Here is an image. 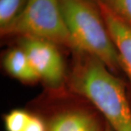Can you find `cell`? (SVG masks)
<instances>
[{
  "label": "cell",
  "instance_id": "cell-9",
  "mask_svg": "<svg viewBox=\"0 0 131 131\" xmlns=\"http://www.w3.org/2000/svg\"><path fill=\"white\" fill-rule=\"evenodd\" d=\"M32 114L21 109H15L9 112L4 118L7 131H24Z\"/></svg>",
  "mask_w": 131,
  "mask_h": 131
},
{
  "label": "cell",
  "instance_id": "cell-3",
  "mask_svg": "<svg viewBox=\"0 0 131 131\" xmlns=\"http://www.w3.org/2000/svg\"><path fill=\"white\" fill-rule=\"evenodd\" d=\"M13 36L42 39L77 52L59 0H28L23 14L2 37Z\"/></svg>",
  "mask_w": 131,
  "mask_h": 131
},
{
  "label": "cell",
  "instance_id": "cell-4",
  "mask_svg": "<svg viewBox=\"0 0 131 131\" xmlns=\"http://www.w3.org/2000/svg\"><path fill=\"white\" fill-rule=\"evenodd\" d=\"M18 44L39 80L51 88H59L65 79V66L58 45L29 37H18Z\"/></svg>",
  "mask_w": 131,
  "mask_h": 131
},
{
  "label": "cell",
  "instance_id": "cell-2",
  "mask_svg": "<svg viewBox=\"0 0 131 131\" xmlns=\"http://www.w3.org/2000/svg\"><path fill=\"white\" fill-rule=\"evenodd\" d=\"M59 3L77 52L95 58L118 74L122 70L118 52L97 3L89 0H59Z\"/></svg>",
  "mask_w": 131,
  "mask_h": 131
},
{
  "label": "cell",
  "instance_id": "cell-6",
  "mask_svg": "<svg viewBox=\"0 0 131 131\" xmlns=\"http://www.w3.org/2000/svg\"><path fill=\"white\" fill-rule=\"evenodd\" d=\"M46 127L47 131H105L98 115L83 107H69L57 112L47 121Z\"/></svg>",
  "mask_w": 131,
  "mask_h": 131
},
{
  "label": "cell",
  "instance_id": "cell-1",
  "mask_svg": "<svg viewBox=\"0 0 131 131\" xmlns=\"http://www.w3.org/2000/svg\"><path fill=\"white\" fill-rule=\"evenodd\" d=\"M70 76L75 93L88 99L114 131H131V105L124 83L95 58L77 52Z\"/></svg>",
  "mask_w": 131,
  "mask_h": 131
},
{
  "label": "cell",
  "instance_id": "cell-13",
  "mask_svg": "<svg viewBox=\"0 0 131 131\" xmlns=\"http://www.w3.org/2000/svg\"><path fill=\"white\" fill-rule=\"evenodd\" d=\"M89 1H91V2H95V3H97V0H89Z\"/></svg>",
  "mask_w": 131,
  "mask_h": 131
},
{
  "label": "cell",
  "instance_id": "cell-7",
  "mask_svg": "<svg viewBox=\"0 0 131 131\" xmlns=\"http://www.w3.org/2000/svg\"><path fill=\"white\" fill-rule=\"evenodd\" d=\"M4 67L11 76L26 83H34L39 78L21 47L10 50L4 58Z\"/></svg>",
  "mask_w": 131,
  "mask_h": 131
},
{
  "label": "cell",
  "instance_id": "cell-14",
  "mask_svg": "<svg viewBox=\"0 0 131 131\" xmlns=\"http://www.w3.org/2000/svg\"><path fill=\"white\" fill-rule=\"evenodd\" d=\"M129 99H130V105H131V96H129Z\"/></svg>",
  "mask_w": 131,
  "mask_h": 131
},
{
  "label": "cell",
  "instance_id": "cell-8",
  "mask_svg": "<svg viewBox=\"0 0 131 131\" xmlns=\"http://www.w3.org/2000/svg\"><path fill=\"white\" fill-rule=\"evenodd\" d=\"M28 0H0V32L2 37L23 14Z\"/></svg>",
  "mask_w": 131,
  "mask_h": 131
},
{
  "label": "cell",
  "instance_id": "cell-10",
  "mask_svg": "<svg viewBox=\"0 0 131 131\" xmlns=\"http://www.w3.org/2000/svg\"><path fill=\"white\" fill-rule=\"evenodd\" d=\"M131 26V0H97Z\"/></svg>",
  "mask_w": 131,
  "mask_h": 131
},
{
  "label": "cell",
  "instance_id": "cell-12",
  "mask_svg": "<svg viewBox=\"0 0 131 131\" xmlns=\"http://www.w3.org/2000/svg\"><path fill=\"white\" fill-rule=\"evenodd\" d=\"M105 131H114L112 130V128L111 127V126L108 124V123H106V126H105Z\"/></svg>",
  "mask_w": 131,
  "mask_h": 131
},
{
  "label": "cell",
  "instance_id": "cell-5",
  "mask_svg": "<svg viewBox=\"0 0 131 131\" xmlns=\"http://www.w3.org/2000/svg\"><path fill=\"white\" fill-rule=\"evenodd\" d=\"M101 15L117 49L122 69L131 85V26L101 2H97Z\"/></svg>",
  "mask_w": 131,
  "mask_h": 131
},
{
  "label": "cell",
  "instance_id": "cell-11",
  "mask_svg": "<svg viewBox=\"0 0 131 131\" xmlns=\"http://www.w3.org/2000/svg\"><path fill=\"white\" fill-rule=\"evenodd\" d=\"M24 131H47L46 123H45L39 117L31 114L26 128Z\"/></svg>",
  "mask_w": 131,
  "mask_h": 131
}]
</instances>
